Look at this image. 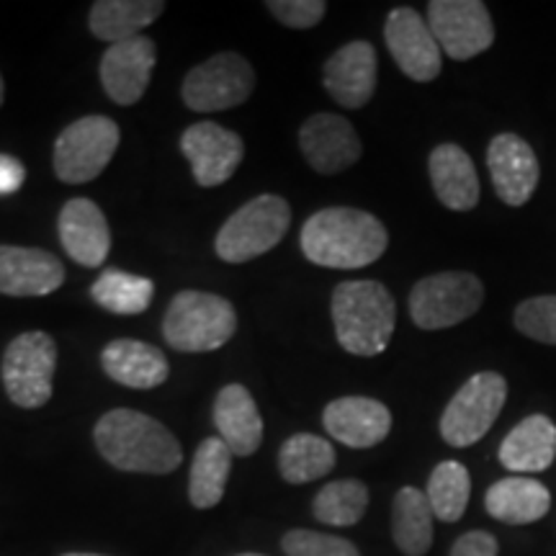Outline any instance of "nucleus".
Masks as SVG:
<instances>
[{"instance_id": "bb28decb", "label": "nucleus", "mask_w": 556, "mask_h": 556, "mask_svg": "<svg viewBox=\"0 0 556 556\" xmlns=\"http://www.w3.org/2000/svg\"><path fill=\"white\" fill-rule=\"evenodd\" d=\"M433 507L426 492L402 486L392 503V536L405 556H426L433 546Z\"/></svg>"}, {"instance_id": "9b49d317", "label": "nucleus", "mask_w": 556, "mask_h": 556, "mask_svg": "<svg viewBox=\"0 0 556 556\" xmlns=\"http://www.w3.org/2000/svg\"><path fill=\"white\" fill-rule=\"evenodd\" d=\"M253 88L250 62L235 52H222L186 75L184 101L193 111H225L245 103Z\"/></svg>"}, {"instance_id": "ea45409f", "label": "nucleus", "mask_w": 556, "mask_h": 556, "mask_svg": "<svg viewBox=\"0 0 556 556\" xmlns=\"http://www.w3.org/2000/svg\"><path fill=\"white\" fill-rule=\"evenodd\" d=\"M240 556H263V554H240Z\"/></svg>"}, {"instance_id": "20e7f679", "label": "nucleus", "mask_w": 556, "mask_h": 556, "mask_svg": "<svg viewBox=\"0 0 556 556\" xmlns=\"http://www.w3.org/2000/svg\"><path fill=\"white\" fill-rule=\"evenodd\" d=\"M238 330V312L227 299L206 291H180L163 319L165 340L184 353H208Z\"/></svg>"}, {"instance_id": "6e6552de", "label": "nucleus", "mask_w": 556, "mask_h": 556, "mask_svg": "<svg viewBox=\"0 0 556 556\" xmlns=\"http://www.w3.org/2000/svg\"><path fill=\"white\" fill-rule=\"evenodd\" d=\"M507 400V381L495 371L471 377L454 394L441 417V435L448 446L467 448L490 433L503 413Z\"/></svg>"}, {"instance_id": "c9c22d12", "label": "nucleus", "mask_w": 556, "mask_h": 556, "mask_svg": "<svg viewBox=\"0 0 556 556\" xmlns=\"http://www.w3.org/2000/svg\"><path fill=\"white\" fill-rule=\"evenodd\" d=\"M500 544L492 533L486 531H469L464 536L456 539V544L451 546V556H497Z\"/></svg>"}, {"instance_id": "2f4dec72", "label": "nucleus", "mask_w": 556, "mask_h": 556, "mask_svg": "<svg viewBox=\"0 0 556 556\" xmlns=\"http://www.w3.org/2000/svg\"><path fill=\"white\" fill-rule=\"evenodd\" d=\"M368 507V490L358 479H338L317 492L312 513L325 526H356Z\"/></svg>"}, {"instance_id": "393cba45", "label": "nucleus", "mask_w": 556, "mask_h": 556, "mask_svg": "<svg viewBox=\"0 0 556 556\" xmlns=\"http://www.w3.org/2000/svg\"><path fill=\"white\" fill-rule=\"evenodd\" d=\"M552 507V495L536 479L507 477L486 490L484 510L500 523L528 526L536 523Z\"/></svg>"}, {"instance_id": "0eeeda50", "label": "nucleus", "mask_w": 556, "mask_h": 556, "mask_svg": "<svg viewBox=\"0 0 556 556\" xmlns=\"http://www.w3.org/2000/svg\"><path fill=\"white\" fill-rule=\"evenodd\" d=\"M58 345L47 332H24L13 338L3 353V387L13 405L24 409L45 407L52 397Z\"/></svg>"}, {"instance_id": "dca6fc26", "label": "nucleus", "mask_w": 556, "mask_h": 556, "mask_svg": "<svg viewBox=\"0 0 556 556\" xmlns=\"http://www.w3.org/2000/svg\"><path fill=\"white\" fill-rule=\"evenodd\" d=\"M486 168L492 186L507 206H523L539 186V160L518 135H497L486 148Z\"/></svg>"}, {"instance_id": "aec40b11", "label": "nucleus", "mask_w": 556, "mask_h": 556, "mask_svg": "<svg viewBox=\"0 0 556 556\" xmlns=\"http://www.w3.org/2000/svg\"><path fill=\"white\" fill-rule=\"evenodd\" d=\"M58 229L65 253L80 266L99 268L109 258V222L90 199H70L60 212Z\"/></svg>"}, {"instance_id": "cd10ccee", "label": "nucleus", "mask_w": 556, "mask_h": 556, "mask_svg": "<svg viewBox=\"0 0 556 556\" xmlns=\"http://www.w3.org/2000/svg\"><path fill=\"white\" fill-rule=\"evenodd\" d=\"M229 469H232V451L227 448V443L222 438H206L193 454L189 482L191 505L199 510L219 505L225 497Z\"/></svg>"}, {"instance_id": "f257e3e1", "label": "nucleus", "mask_w": 556, "mask_h": 556, "mask_svg": "<svg viewBox=\"0 0 556 556\" xmlns=\"http://www.w3.org/2000/svg\"><path fill=\"white\" fill-rule=\"evenodd\" d=\"M389 235L374 214L351 206H330L312 214L302 227V253L325 268L353 270L377 263Z\"/></svg>"}, {"instance_id": "f3484780", "label": "nucleus", "mask_w": 556, "mask_h": 556, "mask_svg": "<svg viewBox=\"0 0 556 556\" xmlns=\"http://www.w3.org/2000/svg\"><path fill=\"white\" fill-rule=\"evenodd\" d=\"M377 50L368 41H351L340 47L325 65V88L343 109H361L377 90Z\"/></svg>"}, {"instance_id": "a878e982", "label": "nucleus", "mask_w": 556, "mask_h": 556, "mask_svg": "<svg viewBox=\"0 0 556 556\" xmlns=\"http://www.w3.org/2000/svg\"><path fill=\"white\" fill-rule=\"evenodd\" d=\"M165 11L160 0H99L90 9V31L96 39L119 45V41L142 37L152 21Z\"/></svg>"}, {"instance_id": "412c9836", "label": "nucleus", "mask_w": 556, "mask_h": 556, "mask_svg": "<svg viewBox=\"0 0 556 556\" xmlns=\"http://www.w3.org/2000/svg\"><path fill=\"white\" fill-rule=\"evenodd\" d=\"M500 464L513 475H539L556 458V426L546 415L520 420L500 443Z\"/></svg>"}, {"instance_id": "72a5a7b5", "label": "nucleus", "mask_w": 556, "mask_h": 556, "mask_svg": "<svg viewBox=\"0 0 556 556\" xmlns=\"http://www.w3.org/2000/svg\"><path fill=\"white\" fill-rule=\"evenodd\" d=\"M283 552L289 556H361L356 544H351L348 539L330 536V533H317V531H289L281 541Z\"/></svg>"}, {"instance_id": "5701e85b", "label": "nucleus", "mask_w": 556, "mask_h": 556, "mask_svg": "<svg viewBox=\"0 0 556 556\" xmlns=\"http://www.w3.org/2000/svg\"><path fill=\"white\" fill-rule=\"evenodd\" d=\"M430 184L446 208L469 212L479 204V176L475 163L458 144H438L428 160Z\"/></svg>"}, {"instance_id": "f03ea898", "label": "nucleus", "mask_w": 556, "mask_h": 556, "mask_svg": "<svg viewBox=\"0 0 556 556\" xmlns=\"http://www.w3.org/2000/svg\"><path fill=\"white\" fill-rule=\"evenodd\" d=\"M96 446L111 467L139 475H170L184 462L176 435L137 409H111L93 430Z\"/></svg>"}, {"instance_id": "9d476101", "label": "nucleus", "mask_w": 556, "mask_h": 556, "mask_svg": "<svg viewBox=\"0 0 556 556\" xmlns=\"http://www.w3.org/2000/svg\"><path fill=\"white\" fill-rule=\"evenodd\" d=\"M428 26L451 60H471L495 41V26L482 0H433Z\"/></svg>"}, {"instance_id": "423d86ee", "label": "nucleus", "mask_w": 556, "mask_h": 556, "mask_svg": "<svg viewBox=\"0 0 556 556\" xmlns=\"http://www.w3.org/2000/svg\"><path fill=\"white\" fill-rule=\"evenodd\" d=\"M484 302V287L475 274L446 270L417 281L409 291V317L420 330H443L464 323Z\"/></svg>"}, {"instance_id": "c756f323", "label": "nucleus", "mask_w": 556, "mask_h": 556, "mask_svg": "<svg viewBox=\"0 0 556 556\" xmlns=\"http://www.w3.org/2000/svg\"><path fill=\"white\" fill-rule=\"evenodd\" d=\"M96 302L114 315H142L155 296V283L144 276H131L124 270H103L90 289Z\"/></svg>"}, {"instance_id": "58836bf2", "label": "nucleus", "mask_w": 556, "mask_h": 556, "mask_svg": "<svg viewBox=\"0 0 556 556\" xmlns=\"http://www.w3.org/2000/svg\"><path fill=\"white\" fill-rule=\"evenodd\" d=\"M62 556H101V554H62Z\"/></svg>"}, {"instance_id": "4468645a", "label": "nucleus", "mask_w": 556, "mask_h": 556, "mask_svg": "<svg viewBox=\"0 0 556 556\" xmlns=\"http://www.w3.org/2000/svg\"><path fill=\"white\" fill-rule=\"evenodd\" d=\"M299 144H302L307 163L323 176H336L348 170L361 157V139L353 124L338 114H315L299 129Z\"/></svg>"}, {"instance_id": "39448f33", "label": "nucleus", "mask_w": 556, "mask_h": 556, "mask_svg": "<svg viewBox=\"0 0 556 556\" xmlns=\"http://www.w3.org/2000/svg\"><path fill=\"white\" fill-rule=\"evenodd\" d=\"M291 208L281 197L263 193L238 208L219 229L214 248L227 263H245L274 250L289 232Z\"/></svg>"}, {"instance_id": "7c9ffc66", "label": "nucleus", "mask_w": 556, "mask_h": 556, "mask_svg": "<svg viewBox=\"0 0 556 556\" xmlns=\"http://www.w3.org/2000/svg\"><path fill=\"white\" fill-rule=\"evenodd\" d=\"M471 495V477L464 464L441 462L428 479L426 497L433 516L443 523H456L467 513Z\"/></svg>"}, {"instance_id": "6ab92c4d", "label": "nucleus", "mask_w": 556, "mask_h": 556, "mask_svg": "<svg viewBox=\"0 0 556 556\" xmlns=\"http://www.w3.org/2000/svg\"><path fill=\"white\" fill-rule=\"evenodd\" d=\"M325 428L348 448H374L392 430V413L371 397H340L325 407Z\"/></svg>"}, {"instance_id": "4be33fe9", "label": "nucleus", "mask_w": 556, "mask_h": 556, "mask_svg": "<svg viewBox=\"0 0 556 556\" xmlns=\"http://www.w3.org/2000/svg\"><path fill=\"white\" fill-rule=\"evenodd\" d=\"M214 426L232 456L255 454L263 441V417L253 394L242 384H227L214 402Z\"/></svg>"}, {"instance_id": "c85d7f7f", "label": "nucleus", "mask_w": 556, "mask_h": 556, "mask_svg": "<svg viewBox=\"0 0 556 556\" xmlns=\"http://www.w3.org/2000/svg\"><path fill=\"white\" fill-rule=\"evenodd\" d=\"M336 467V448L312 433L291 435L278 454V471L289 484H307L330 475Z\"/></svg>"}, {"instance_id": "ddd939ff", "label": "nucleus", "mask_w": 556, "mask_h": 556, "mask_svg": "<svg viewBox=\"0 0 556 556\" xmlns=\"http://www.w3.org/2000/svg\"><path fill=\"white\" fill-rule=\"evenodd\" d=\"M180 150L191 163L193 178L204 189H214L235 176L242 163V139L217 122H199L184 131Z\"/></svg>"}, {"instance_id": "2eb2a0df", "label": "nucleus", "mask_w": 556, "mask_h": 556, "mask_svg": "<svg viewBox=\"0 0 556 556\" xmlns=\"http://www.w3.org/2000/svg\"><path fill=\"white\" fill-rule=\"evenodd\" d=\"M157 50L150 37H135L111 45L101 60V83L109 99L131 106L144 96L155 70Z\"/></svg>"}, {"instance_id": "1a4fd4ad", "label": "nucleus", "mask_w": 556, "mask_h": 556, "mask_svg": "<svg viewBox=\"0 0 556 556\" xmlns=\"http://www.w3.org/2000/svg\"><path fill=\"white\" fill-rule=\"evenodd\" d=\"M119 127L109 116H83L62 129L54 142V173L73 186L99 178L119 148Z\"/></svg>"}, {"instance_id": "4c0bfd02", "label": "nucleus", "mask_w": 556, "mask_h": 556, "mask_svg": "<svg viewBox=\"0 0 556 556\" xmlns=\"http://www.w3.org/2000/svg\"><path fill=\"white\" fill-rule=\"evenodd\" d=\"M3 96H5V86H3V78H0V106H3Z\"/></svg>"}, {"instance_id": "7ed1b4c3", "label": "nucleus", "mask_w": 556, "mask_h": 556, "mask_svg": "<svg viewBox=\"0 0 556 556\" xmlns=\"http://www.w3.org/2000/svg\"><path fill=\"white\" fill-rule=\"evenodd\" d=\"M332 323L338 343L353 356H379L397 325V304L384 283L345 281L332 291Z\"/></svg>"}, {"instance_id": "a211bd4d", "label": "nucleus", "mask_w": 556, "mask_h": 556, "mask_svg": "<svg viewBox=\"0 0 556 556\" xmlns=\"http://www.w3.org/2000/svg\"><path fill=\"white\" fill-rule=\"evenodd\" d=\"M65 281V266L39 248L0 245V294L47 296Z\"/></svg>"}, {"instance_id": "f704fd0d", "label": "nucleus", "mask_w": 556, "mask_h": 556, "mask_svg": "<svg viewBox=\"0 0 556 556\" xmlns=\"http://www.w3.org/2000/svg\"><path fill=\"white\" fill-rule=\"evenodd\" d=\"M266 9L289 29H312L323 21L328 3L323 0H268Z\"/></svg>"}, {"instance_id": "f8f14e48", "label": "nucleus", "mask_w": 556, "mask_h": 556, "mask_svg": "<svg viewBox=\"0 0 556 556\" xmlns=\"http://www.w3.org/2000/svg\"><path fill=\"white\" fill-rule=\"evenodd\" d=\"M384 39L394 62L409 80L430 83L441 75L443 52L426 24L413 9H394L384 26Z\"/></svg>"}, {"instance_id": "e433bc0d", "label": "nucleus", "mask_w": 556, "mask_h": 556, "mask_svg": "<svg viewBox=\"0 0 556 556\" xmlns=\"http://www.w3.org/2000/svg\"><path fill=\"white\" fill-rule=\"evenodd\" d=\"M24 178H26L24 163L13 155H3V152H0V197H11V193H16L21 186H24Z\"/></svg>"}, {"instance_id": "473e14b6", "label": "nucleus", "mask_w": 556, "mask_h": 556, "mask_svg": "<svg viewBox=\"0 0 556 556\" xmlns=\"http://www.w3.org/2000/svg\"><path fill=\"white\" fill-rule=\"evenodd\" d=\"M513 323L526 338L556 345V296L526 299V302L518 304Z\"/></svg>"}, {"instance_id": "b1692460", "label": "nucleus", "mask_w": 556, "mask_h": 556, "mask_svg": "<svg viewBox=\"0 0 556 556\" xmlns=\"http://www.w3.org/2000/svg\"><path fill=\"white\" fill-rule=\"evenodd\" d=\"M103 371L109 379L119 381L131 389H152L168 379L170 366L165 353L155 345L142 343V340H111L101 353Z\"/></svg>"}]
</instances>
